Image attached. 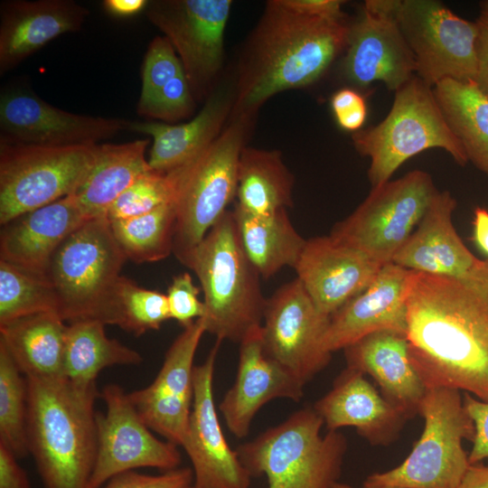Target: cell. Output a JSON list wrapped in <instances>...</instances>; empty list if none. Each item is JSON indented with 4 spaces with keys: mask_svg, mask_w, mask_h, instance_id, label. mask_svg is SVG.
I'll return each mask as SVG.
<instances>
[{
    "mask_svg": "<svg viewBox=\"0 0 488 488\" xmlns=\"http://www.w3.org/2000/svg\"><path fill=\"white\" fill-rule=\"evenodd\" d=\"M148 4L147 0H105L104 8L117 16H130L144 11Z\"/></svg>",
    "mask_w": 488,
    "mask_h": 488,
    "instance_id": "49",
    "label": "cell"
},
{
    "mask_svg": "<svg viewBox=\"0 0 488 488\" xmlns=\"http://www.w3.org/2000/svg\"><path fill=\"white\" fill-rule=\"evenodd\" d=\"M192 483V468L178 467L160 474L126 472L112 477L100 488H191Z\"/></svg>",
    "mask_w": 488,
    "mask_h": 488,
    "instance_id": "43",
    "label": "cell"
},
{
    "mask_svg": "<svg viewBox=\"0 0 488 488\" xmlns=\"http://www.w3.org/2000/svg\"><path fill=\"white\" fill-rule=\"evenodd\" d=\"M99 397L106 412L96 416L97 451L88 488H100L112 477L138 468L165 472L179 467L178 446L155 437L120 386H105Z\"/></svg>",
    "mask_w": 488,
    "mask_h": 488,
    "instance_id": "14",
    "label": "cell"
},
{
    "mask_svg": "<svg viewBox=\"0 0 488 488\" xmlns=\"http://www.w3.org/2000/svg\"><path fill=\"white\" fill-rule=\"evenodd\" d=\"M381 267L328 235L306 240L294 269L318 310L331 316L367 288Z\"/></svg>",
    "mask_w": 488,
    "mask_h": 488,
    "instance_id": "22",
    "label": "cell"
},
{
    "mask_svg": "<svg viewBox=\"0 0 488 488\" xmlns=\"http://www.w3.org/2000/svg\"><path fill=\"white\" fill-rule=\"evenodd\" d=\"M150 139L99 144L87 175L72 193L89 219L106 216L114 202L151 170L145 151Z\"/></svg>",
    "mask_w": 488,
    "mask_h": 488,
    "instance_id": "30",
    "label": "cell"
},
{
    "mask_svg": "<svg viewBox=\"0 0 488 488\" xmlns=\"http://www.w3.org/2000/svg\"><path fill=\"white\" fill-rule=\"evenodd\" d=\"M0 11L1 75L60 35L80 30L89 14L72 0H9Z\"/></svg>",
    "mask_w": 488,
    "mask_h": 488,
    "instance_id": "24",
    "label": "cell"
},
{
    "mask_svg": "<svg viewBox=\"0 0 488 488\" xmlns=\"http://www.w3.org/2000/svg\"><path fill=\"white\" fill-rule=\"evenodd\" d=\"M235 381L225 393L219 409L230 433L242 438L249 435L259 409L276 399L299 401L305 385L269 357L261 338V326L239 343Z\"/></svg>",
    "mask_w": 488,
    "mask_h": 488,
    "instance_id": "21",
    "label": "cell"
},
{
    "mask_svg": "<svg viewBox=\"0 0 488 488\" xmlns=\"http://www.w3.org/2000/svg\"><path fill=\"white\" fill-rule=\"evenodd\" d=\"M335 119L343 129L360 130L367 117V106L363 97L356 90L344 88L337 90L331 99Z\"/></svg>",
    "mask_w": 488,
    "mask_h": 488,
    "instance_id": "44",
    "label": "cell"
},
{
    "mask_svg": "<svg viewBox=\"0 0 488 488\" xmlns=\"http://www.w3.org/2000/svg\"><path fill=\"white\" fill-rule=\"evenodd\" d=\"M456 488H488V465H470Z\"/></svg>",
    "mask_w": 488,
    "mask_h": 488,
    "instance_id": "50",
    "label": "cell"
},
{
    "mask_svg": "<svg viewBox=\"0 0 488 488\" xmlns=\"http://www.w3.org/2000/svg\"><path fill=\"white\" fill-rule=\"evenodd\" d=\"M109 223L127 259L135 263L155 262L174 252L176 213L173 202L137 217Z\"/></svg>",
    "mask_w": 488,
    "mask_h": 488,
    "instance_id": "35",
    "label": "cell"
},
{
    "mask_svg": "<svg viewBox=\"0 0 488 488\" xmlns=\"http://www.w3.org/2000/svg\"><path fill=\"white\" fill-rule=\"evenodd\" d=\"M330 317L296 277L266 301L261 338L266 353L305 385L331 361L324 346Z\"/></svg>",
    "mask_w": 488,
    "mask_h": 488,
    "instance_id": "15",
    "label": "cell"
},
{
    "mask_svg": "<svg viewBox=\"0 0 488 488\" xmlns=\"http://www.w3.org/2000/svg\"><path fill=\"white\" fill-rule=\"evenodd\" d=\"M438 191L429 174L414 170L372 190L331 233L378 264L391 263L423 218Z\"/></svg>",
    "mask_w": 488,
    "mask_h": 488,
    "instance_id": "11",
    "label": "cell"
},
{
    "mask_svg": "<svg viewBox=\"0 0 488 488\" xmlns=\"http://www.w3.org/2000/svg\"><path fill=\"white\" fill-rule=\"evenodd\" d=\"M105 324L80 320L67 327L63 377L81 386L96 385L99 372L115 365H138L141 354L116 339L108 337Z\"/></svg>",
    "mask_w": 488,
    "mask_h": 488,
    "instance_id": "34",
    "label": "cell"
},
{
    "mask_svg": "<svg viewBox=\"0 0 488 488\" xmlns=\"http://www.w3.org/2000/svg\"><path fill=\"white\" fill-rule=\"evenodd\" d=\"M44 312L58 314L57 298L47 278L0 259V324Z\"/></svg>",
    "mask_w": 488,
    "mask_h": 488,
    "instance_id": "37",
    "label": "cell"
},
{
    "mask_svg": "<svg viewBox=\"0 0 488 488\" xmlns=\"http://www.w3.org/2000/svg\"><path fill=\"white\" fill-rule=\"evenodd\" d=\"M130 120L92 117L58 108L25 87L13 86L0 95V139L37 145L99 144L121 131Z\"/></svg>",
    "mask_w": 488,
    "mask_h": 488,
    "instance_id": "17",
    "label": "cell"
},
{
    "mask_svg": "<svg viewBox=\"0 0 488 488\" xmlns=\"http://www.w3.org/2000/svg\"><path fill=\"white\" fill-rule=\"evenodd\" d=\"M221 341L195 365L194 394L184 441L193 473V488H249L251 475L228 444L214 402L213 376Z\"/></svg>",
    "mask_w": 488,
    "mask_h": 488,
    "instance_id": "18",
    "label": "cell"
},
{
    "mask_svg": "<svg viewBox=\"0 0 488 488\" xmlns=\"http://www.w3.org/2000/svg\"><path fill=\"white\" fill-rule=\"evenodd\" d=\"M349 25L341 16L303 13L272 0L242 52L230 117H252L274 95L316 81L346 48Z\"/></svg>",
    "mask_w": 488,
    "mask_h": 488,
    "instance_id": "2",
    "label": "cell"
},
{
    "mask_svg": "<svg viewBox=\"0 0 488 488\" xmlns=\"http://www.w3.org/2000/svg\"><path fill=\"white\" fill-rule=\"evenodd\" d=\"M230 0H153L145 14L174 48L195 99L209 96L223 60Z\"/></svg>",
    "mask_w": 488,
    "mask_h": 488,
    "instance_id": "13",
    "label": "cell"
},
{
    "mask_svg": "<svg viewBox=\"0 0 488 488\" xmlns=\"http://www.w3.org/2000/svg\"><path fill=\"white\" fill-rule=\"evenodd\" d=\"M399 0H367L349 25L343 70L352 84L366 88L375 81L397 91L414 76L416 61L398 21Z\"/></svg>",
    "mask_w": 488,
    "mask_h": 488,
    "instance_id": "16",
    "label": "cell"
},
{
    "mask_svg": "<svg viewBox=\"0 0 488 488\" xmlns=\"http://www.w3.org/2000/svg\"><path fill=\"white\" fill-rule=\"evenodd\" d=\"M26 418V378L0 343V443L17 458L30 454Z\"/></svg>",
    "mask_w": 488,
    "mask_h": 488,
    "instance_id": "38",
    "label": "cell"
},
{
    "mask_svg": "<svg viewBox=\"0 0 488 488\" xmlns=\"http://www.w3.org/2000/svg\"><path fill=\"white\" fill-rule=\"evenodd\" d=\"M27 436L45 488H88L97 451L96 385L26 378Z\"/></svg>",
    "mask_w": 488,
    "mask_h": 488,
    "instance_id": "3",
    "label": "cell"
},
{
    "mask_svg": "<svg viewBox=\"0 0 488 488\" xmlns=\"http://www.w3.org/2000/svg\"><path fill=\"white\" fill-rule=\"evenodd\" d=\"M464 405L474 425L473 447L468 455L471 465L488 462V402L465 392Z\"/></svg>",
    "mask_w": 488,
    "mask_h": 488,
    "instance_id": "45",
    "label": "cell"
},
{
    "mask_svg": "<svg viewBox=\"0 0 488 488\" xmlns=\"http://www.w3.org/2000/svg\"><path fill=\"white\" fill-rule=\"evenodd\" d=\"M14 454L0 443V488H31L26 473Z\"/></svg>",
    "mask_w": 488,
    "mask_h": 488,
    "instance_id": "47",
    "label": "cell"
},
{
    "mask_svg": "<svg viewBox=\"0 0 488 488\" xmlns=\"http://www.w3.org/2000/svg\"><path fill=\"white\" fill-rule=\"evenodd\" d=\"M327 430L354 427L373 446L395 441L408 419L380 393L365 375L346 367L331 389L313 406Z\"/></svg>",
    "mask_w": 488,
    "mask_h": 488,
    "instance_id": "23",
    "label": "cell"
},
{
    "mask_svg": "<svg viewBox=\"0 0 488 488\" xmlns=\"http://www.w3.org/2000/svg\"><path fill=\"white\" fill-rule=\"evenodd\" d=\"M126 260L107 216L88 220L70 234L46 272L61 318L107 325L109 296Z\"/></svg>",
    "mask_w": 488,
    "mask_h": 488,
    "instance_id": "9",
    "label": "cell"
},
{
    "mask_svg": "<svg viewBox=\"0 0 488 488\" xmlns=\"http://www.w3.org/2000/svg\"><path fill=\"white\" fill-rule=\"evenodd\" d=\"M201 287L194 285L189 273H182L173 278L167 290V302L171 319L183 328L203 317L205 305L198 296Z\"/></svg>",
    "mask_w": 488,
    "mask_h": 488,
    "instance_id": "42",
    "label": "cell"
},
{
    "mask_svg": "<svg viewBox=\"0 0 488 488\" xmlns=\"http://www.w3.org/2000/svg\"><path fill=\"white\" fill-rule=\"evenodd\" d=\"M410 270L391 262L373 281L330 317L324 349L333 353L378 332L407 333V294Z\"/></svg>",
    "mask_w": 488,
    "mask_h": 488,
    "instance_id": "20",
    "label": "cell"
},
{
    "mask_svg": "<svg viewBox=\"0 0 488 488\" xmlns=\"http://www.w3.org/2000/svg\"><path fill=\"white\" fill-rule=\"evenodd\" d=\"M473 239L475 245L488 256V209L476 207L473 218Z\"/></svg>",
    "mask_w": 488,
    "mask_h": 488,
    "instance_id": "48",
    "label": "cell"
},
{
    "mask_svg": "<svg viewBox=\"0 0 488 488\" xmlns=\"http://www.w3.org/2000/svg\"><path fill=\"white\" fill-rule=\"evenodd\" d=\"M478 31L477 76L474 83L488 96V0L480 3V11L475 22Z\"/></svg>",
    "mask_w": 488,
    "mask_h": 488,
    "instance_id": "46",
    "label": "cell"
},
{
    "mask_svg": "<svg viewBox=\"0 0 488 488\" xmlns=\"http://www.w3.org/2000/svg\"><path fill=\"white\" fill-rule=\"evenodd\" d=\"M396 19L416 61V76L430 87L451 79L474 82L477 26L436 0H399Z\"/></svg>",
    "mask_w": 488,
    "mask_h": 488,
    "instance_id": "12",
    "label": "cell"
},
{
    "mask_svg": "<svg viewBox=\"0 0 488 488\" xmlns=\"http://www.w3.org/2000/svg\"><path fill=\"white\" fill-rule=\"evenodd\" d=\"M53 312L25 315L0 324V343L25 378L63 377L68 324Z\"/></svg>",
    "mask_w": 488,
    "mask_h": 488,
    "instance_id": "29",
    "label": "cell"
},
{
    "mask_svg": "<svg viewBox=\"0 0 488 488\" xmlns=\"http://www.w3.org/2000/svg\"><path fill=\"white\" fill-rule=\"evenodd\" d=\"M195 108V99L184 72L166 83L152 101L137 114L167 123L190 117Z\"/></svg>",
    "mask_w": 488,
    "mask_h": 488,
    "instance_id": "41",
    "label": "cell"
},
{
    "mask_svg": "<svg viewBox=\"0 0 488 488\" xmlns=\"http://www.w3.org/2000/svg\"><path fill=\"white\" fill-rule=\"evenodd\" d=\"M168 319L166 295L143 288L127 277H118L109 296L107 325H117L139 336L158 330Z\"/></svg>",
    "mask_w": 488,
    "mask_h": 488,
    "instance_id": "36",
    "label": "cell"
},
{
    "mask_svg": "<svg viewBox=\"0 0 488 488\" xmlns=\"http://www.w3.org/2000/svg\"><path fill=\"white\" fill-rule=\"evenodd\" d=\"M332 488H353V487L350 486L349 484L337 482L332 486ZM381 488H402V487L387 486V487H381Z\"/></svg>",
    "mask_w": 488,
    "mask_h": 488,
    "instance_id": "51",
    "label": "cell"
},
{
    "mask_svg": "<svg viewBox=\"0 0 488 488\" xmlns=\"http://www.w3.org/2000/svg\"><path fill=\"white\" fill-rule=\"evenodd\" d=\"M346 367L370 375L381 395L408 419L418 414L427 388L414 368L405 334L378 332L343 349Z\"/></svg>",
    "mask_w": 488,
    "mask_h": 488,
    "instance_id": "26",
    "label": "cell"
},
{
    "mask_svg": "<svg viewBox=\"0 0 488 488\" xmlns=\"http://www.w3.org/2000/svg\"><path fill=\"white\" fill-rule=\"evenodd\" d=\"M173 194V183L168 174L151 169L114 202L106 216L109 221L137 217L172 202Z\"/></svg>",
    "mask_w": 488,
    "mask_h": 488,
    "instance_id": "39",
    "label": "cell"
},
{
    "mask_svg": "<svg viewBox=\"0 0 488 488\" xmlns=\"http://www.w3.org/2000/svg\"><path fill=\"white\" fill-rule=\"evenodd\" d=\"M433 91L468 162L488 175V96L474 82L451 79Z\"/></svg>",
    "mask_w": 488,
    "mask_h": 488,
    "instance_id": "33",
    "label": "cell"
},
{
    "mask_svg": "<svg viewBox=\"0 0 488 488\" xmlns=\"http://www.w3.org/2000/svg\"><path fill=\"white\" fill-rule=\"evenodd\" d=\"M407 310L409 357L426 388L488 402V258L460 277L410 270Z\"/></svg>",
    "mask_w": 488,
    "mask_h": 488,
    "instance_id": "1",
    "label": "cell"
},
{
    "mask_svg": "<svg viewBox=\"0 0 488 488\" xmlns=\"http://www.w3.org/2000/svg\"><path fill=\"white\" fill-rule=\"evenodd\" d=\"M184 72L182 62L164 36L155 37L145 55L141 79V93L136 110L148 105L171 80Z\"/></svg>",
    "mask_w": 488,
    "mask_h": 488,
    "instance_id": "40",
    "label": "cell"
},
{
    "mask_svg": "<svg viewBox=\"0 0 488 488\" xmlns=\"http://www.w3.org/2000/svg\"><path fill=\"white\" fill-rule=\"evenodd\" d=\"M418 414L424 428L407 458L398 466L366 477L363 488H456L470 466L464 440L473 441L474 425L460 390L427 389Z\"/></svg>",
    "mask_w": 488,
    "mask_h": 488,
    "instance_id": "8",
    "label": "cell"
},
{
    "mask_svg": "<svg viewBox=\"0 0 488 488\" xmlns=\"http://www.w3.org/2000/svg\"><path fill=\"white\" fill-rule=\"evenodd\" d=\"M191 488H193L192 486Z\"/></svg>",
    "mask_w": 488,
    "mask_h": 488,
    "instance_id": "52",
    "label": "cell"
},
{
    "mask_svg": "<svg viewBox=\"0 0 488 488\" xmlns=\"http://www.w3.org/2000/svg\"><path fill=\"white\" fill-rule=\"evenodd\" d=\"M88 220L73 194L25 212L2 225L0 259L46 277L59 247Z\"/></svg>",
    "mask_w": 488,
    "mask_h": 488,
    "instance_id": "25",
    "label": "cell"
},
{
    "mask_svg": "<svg viewBox=\"0 0 488 488\" xmlns=\"http://www.w3.org/2000/svg\"><path fill=\"white\" fill-rule=\"evenodd\" d=\"M181 263L199 279L206 333L239 343L261 326L267 299L260 276L241 245L232 211L221 217Z\"/></svg>",
    "mask_w": 488,
    "mask_h": 488,
    "instance_id": "4",
    "label": "cell"
},
{
    "mask_svg": "<svg viewBox=\"0 0 488 488\" xmlns=\"http://www.w3.org/2000/svg\"><path fill=\"white\" fill-rule=\"evenodd\" d=\"M233 102L234 90L220 88L210 93L202 109L185 123L130 121L128 130L152 137L148 164L152 170L167 174L193 159L220 136Z\"/></svg>",
    "mask_w": 488,
    "mask_h": 488,
    "instance_id": "28",
    "label": "cell"
},
{
    "mask_svg": "<svg viewBox=\"0 0 488 488\" xmlns=\"http://www.w3.org/2000/svg\"><path fill=\"white\" fill-rule=\"evenodd\" d=\"M252 117H230L202 152L168 174L176 213L174 254L183 259L200 243L236 198L238 165Z\"/></svg>",
    "mask_w": 488,
    "mask_h": 488,
    "instance_id": "6",
    "label": "cell"
},
{
    "mask_svg": "<svg viewBox=\"0 0 488 488\" xmlns=\"http://www.w3.org/2000/svg\"><path fill=\"white\" fill-rule=\"evenodd\" d=\"M455 207L448 191H438L392 262L411 271L443 277H460L472 269L480 258L467 249L453 224Z\"/></svg>",
    "mask_w": 488,
    "mask_h": 488,
    "instance_id": "27",
    "label": "cell"
},
{
    "mask_svg": "<svg viewBox=\"0 0 488 488\" xmlns=\"http://www.w3.org/2000/svg\"><path fill=\"white\" fill-rule=\"evenodd\" d=\"M205 333L202 318L184 327L166 352L152 383L128 393L146 426L178 446L188 428L194 394L193 361Z\"/></svg>",
    "mask_w": 488,
    "mask_h": 488,
    "instance_id": "19",
    "label": "cell"
},
{
    "mask_svg": "<svg viewBox=\"0 0 488 488\" xmlns=\"http://www.w3.org/2000/svg\"><path fill=\"white\" fill-rule=\"evenodd\" d=\"M294 176L277 150L244 147L238 165L236 205L269 216L293 205Z\"/></svg>",
    "mask_w": 488,
    "mask_h": 488,
    "instance_id": "32",
    "label": "cell"
},
{
    "mask_svg": "<svg viewBox=\"0 0 488 488\" xmlns=\"http://www.w3.org/2000/svg\"><path fill=\"white\" fill-rule=\"evenodd\" d=\"M232 211L243 249L260 277L267 279L285 267H296L306 239L296 231L286 210L256 216L236 205Z\"/></svg>",
    "mask_w": 488,
    "mask_h": 488,
    "instance_id": "31",
    "label": "cell"
},
{
    "mask_svg": "<svg viewBox=\"0 0 488 488\" xmlns=\"http://www.w3.org/2000/svg\"><path fill=\"white\" fill-rule=\"evenodd\" d=\"M322 418L301 408L236 449L251 477L265 474L268 488H332L338 482L347 439L321 434Z\"/></svg>",
    "mask_w": 488,
    "mask_h": 488,
    "instance_id": "5",
    "label": "cell"
},
{
    "mask_svg": "<svg viewBox=\"0 0 488 488\" xmlns=\"http://www.w3.org/2000/svg\"><path fill=\"white\" fill-rule=\"evenodd\" d=\"M99 144L37 145L0 139V224L72 194Z\"/></svg>",
    "mask_w": 488,
    "mask_h": 488,
    "instance_id": "10",
    "label": "cell"
},
{
    "mask_svg": "<svg viewBox=\"0 0 488 488\" xmlns=\"http://www.w3.org/2000/svg\"><path fill=\"white\" fill-rule=\"evenodd\" d=\"M352 139L357 152L370 158L368 177L372 187L389 181L401 164L427 149H443L460 165L468 163L433 88L417 76L395 91L382 121L354 132Z\"/></svg>",
    "mask_w": 488,
    "mask_h": 488,
    "instance_id": "7",
    "label": "cell"
}]
</instances>
